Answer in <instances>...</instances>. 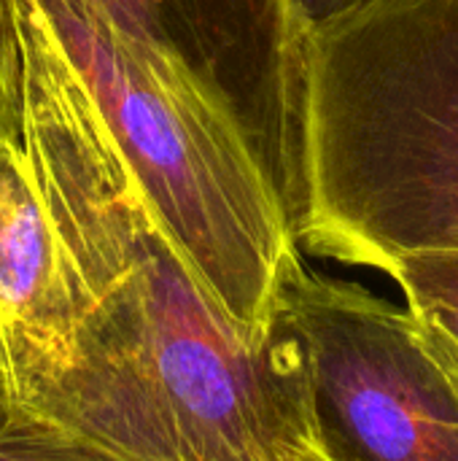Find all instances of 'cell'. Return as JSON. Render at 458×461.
Instances as JSON below:
<instances>
[{
	"instance_id": "3",
	"label": "cell",
	"mask_w": 458,
	"mask_h": 461,
	"mask_svg": "<svg viewBox=\"0 0 458 461\" xmlns=\"http://www.w3.org/2000/svg\"><path fill=\"white\" fill-rule=\"evenodd\" d=\"M35 3L170 240L235 324L265 332L297 246L238 124L92 0Z\"/></svg>"
},
{
	"instance_id": "7",
	"label": "cell",
	"mask_w": 458,
	"mask_h": 461,
	"mask_svg": "<svg viewBox=\"0 0 458 461\" xmlns=\"http://www.w3.org/2000/svg\"><path fill=\"white\" fill-rule=\"evenodd\" d=\"M0 461H124L49 413L16 400L0 381Z\"/></svg>"
},
{
	"instance_id": "11",
	"label": "cell",
	"mask_w": 458,
	"mask_h": 461,
	"mask_svg": "<svg viewBox=\"0 0 458 461\" xmlns=\"http://www.w3.org/2000/svg\"><path fill=\"white\" fill-rule=\"evenodd\" d=\"M283 461H329L316 446H302V448H294L292 454H286Z\"/></svg>"
},
{
	"instance_id": "5",
	"label": "cell",
	"mask_w": 458,
	"mask_h": 461,
	"mask_svg": "<svg viewBox=\"0 0 458 461\" xmlns=\"http://www.w3.org/2000/svg\"><path fill=\"white\" fill-rule=\"evenodd\" d=\"M92 3L167 57L238 124L289 213L300 38L283 0Z\"/></svg>"
},
{
	"instance_id": "2",
	"label": "cell",
	"mask_w": 458,
	"mask_h": 461,
	"mask_svg": "<svg viewBox=\"0 0 458 461\" xmlns=\"http://www.w3.org/2000/svg\"><path fill=\"white\" fill-rule=\"evenodd\" d=\"M289 232L386 270L458 251V0H367L300 38Z\"/></svg>"
},
{
	"instance_id": "8",
	"label": "cell",
	"mask_w": 458,
	"mask_h": 461,
	"mask_svg": "<svg viewBox=\"0 0 458 461\" xmlns=\"http://www.w3.org/2000/svg\"><path fill=\"white\" fill-rule=\"evenodd\" d=\"M383 273L402 289L410 311H458V251H413Z\"/></svg>"
},
{
	"instance_id": "1",
	"label": "cell",
	"mask_w": 458,
	"mask_h": 461,
	"mask_svg": "<svg viewBox=\"0 0 458 461\" xmlns=\"http://www.w3.org/2000/svg\"><path fill=\"white\" fill-rule=\"evenodd\" d=\"M22 149L51 216L76 316L73 359L38 405L124 461H283L313 446L302 348L213 300L119 157L35 0H11Z\"/></svg>"
},
{
	"instance_id": "6",
	"label": "cell",
	"mask_w": 458,
	"mask_h": 461,
	"mask_svg": "<svg viewBox=\"0 0 458 461\" xmlns=\"http://www.w3.org/2000/svg\"><path fill=\"white\" fill-rule=\"evenodd\" d=\"M73 303L62 249L22 140L0 138V367L38 408L73 359Z\"/></svg>"
},
{
	"instance_id": "10",
	"label": "cell",
	"mask_w": 458,
	"mask_h": 461,
	"mask_svg": "<svg viewBox=\"0 0 458 461\" xmlns=\"http://www.w3.org/2000/svg\"><path fill=\"white\" fill-rule=\"evenodd\" d=\"M364 3L367 0H283L297 38L335 24L337 19L354 14Z\"/></svg>"
},
{
	"instance_id": "9",
	"label": "cell",
	"mask_w": 458,
	"mask_h": 461,
	"mask_svg": "<svg viewBox=\"0 0 458 461\" xmlns=\"http://www.w3.org/2000/svg\"><path fill=\"white\" fill-rule=\"evenodd\" d=\"M0 138H22V54L11 0H0Z\"/></svg>"
},
{
	"instance_id": "4",
	"label": "cell",
	"mask_w": 458,
	"mask_h": 461,
	"mask_svg": "<svg viewBox=\"0 0 458 461\" xmlns=\"http://www.w3.org/2000/svg\"><path fill=\"white\" fill-rule=\"evenodd\" d=\"M275 311L302 348L313 446L327 459L458 461V400L408 308L310 270L292 249Z\"/></svg>"
},
{
	"instance_id": "12",
	"label": "cell",
	"mask_w": 458,
	"mask_h": 461,
	"mask_svg": "<svg viewBox=\"0 0 458 461\" xmlns=\"http://www.w3.org/2000/svg\"><path fill=\"white\" fill-rule=\"evenodd\" d=\"M0 381H3V367H0Z\"/></svg>"
}]
</instances>
